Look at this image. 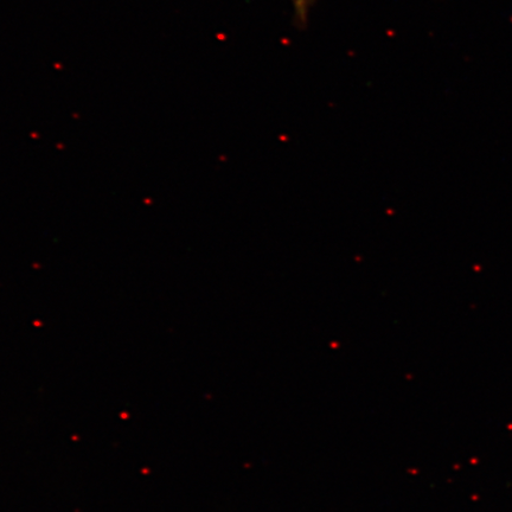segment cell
I'll list each match as a JSON object with an SVG mask.
<instances>
[{
	"instance_id": "obj_1",
	"label": "cell",
	"mask_w": 512,
	"mask_h": 512,
	"mask_svg": "<svg viewBox=\"0 0 512 512\" xmlns=\"http://www.w3.org/2000/svg\"><path fill=\"white\" fill-rule=\"evenodd\" d=\"M294 5V14L300 27H305L307 18H309L311 6L315 0H292Z\"/></svg>"
}]
</instances>
